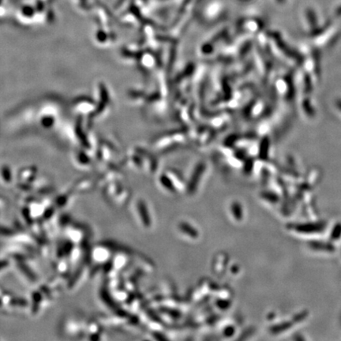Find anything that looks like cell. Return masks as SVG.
I'll list each match as a JSON object with an SVG mask.
<instances>
[{
  "mask_svg": "<svg viewBox=\"0 0 341 341\" xmlns=\"http://www.w3.org/2000/svg\"><path fill=\"white\" fill-rule=\"evenodd\" d=\"M279 3H284L285 0H277Z\"/></svg>",
  "mask_w": 341,
  "mask_h": 341,
  "instance_id": "cell-1",
  "label": "cell"
}]
</instances>
